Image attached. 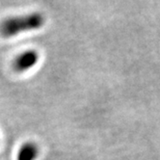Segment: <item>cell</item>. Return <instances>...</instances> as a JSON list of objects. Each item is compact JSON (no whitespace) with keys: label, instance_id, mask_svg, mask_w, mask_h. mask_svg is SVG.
<instances>
[{"label":"cell","instance_id":"1","mask_svg":"<svg viewBox=\"0 0 160 160\" xmlns=\"http://www.w3.org/2000/svg\"><path fill=\"white\" fill-rule=\"evenodd\" d=\"M43 24L44 17L40 13L8 18L0 23V34L5 38H10L23 32L40 29Z\"/></svg>","mask_w":160,"mask_h":160},{"label":"cell","instance_id":"2","mask_svg":"<svg viewBox=\"0 0 160 160\" xmlns=\"http://www.w3.org/2000/svg\"><path fill=\"white\" fill-rule=\"evenodd\" d=\"M39 60V53L36 50L29 49L20 53L13 63L15 71L18 72H23L33 68Z\"/></svg>","mask_w":160,"mask_h":160},{"label":"cell","instance_id":"3","mask_svg":"<svg viewBox=\"0 0 160 160\" xmlns=\"http://www.w3.org/2000/svg\"><path fill=\"white\" fill-rule=\"evenodd\" d=\"M39 156V148L36 144L28 142L18 150L17 160H36Z\"/></svg>","mask_w":160,"mask_h":160}]
</instances>
